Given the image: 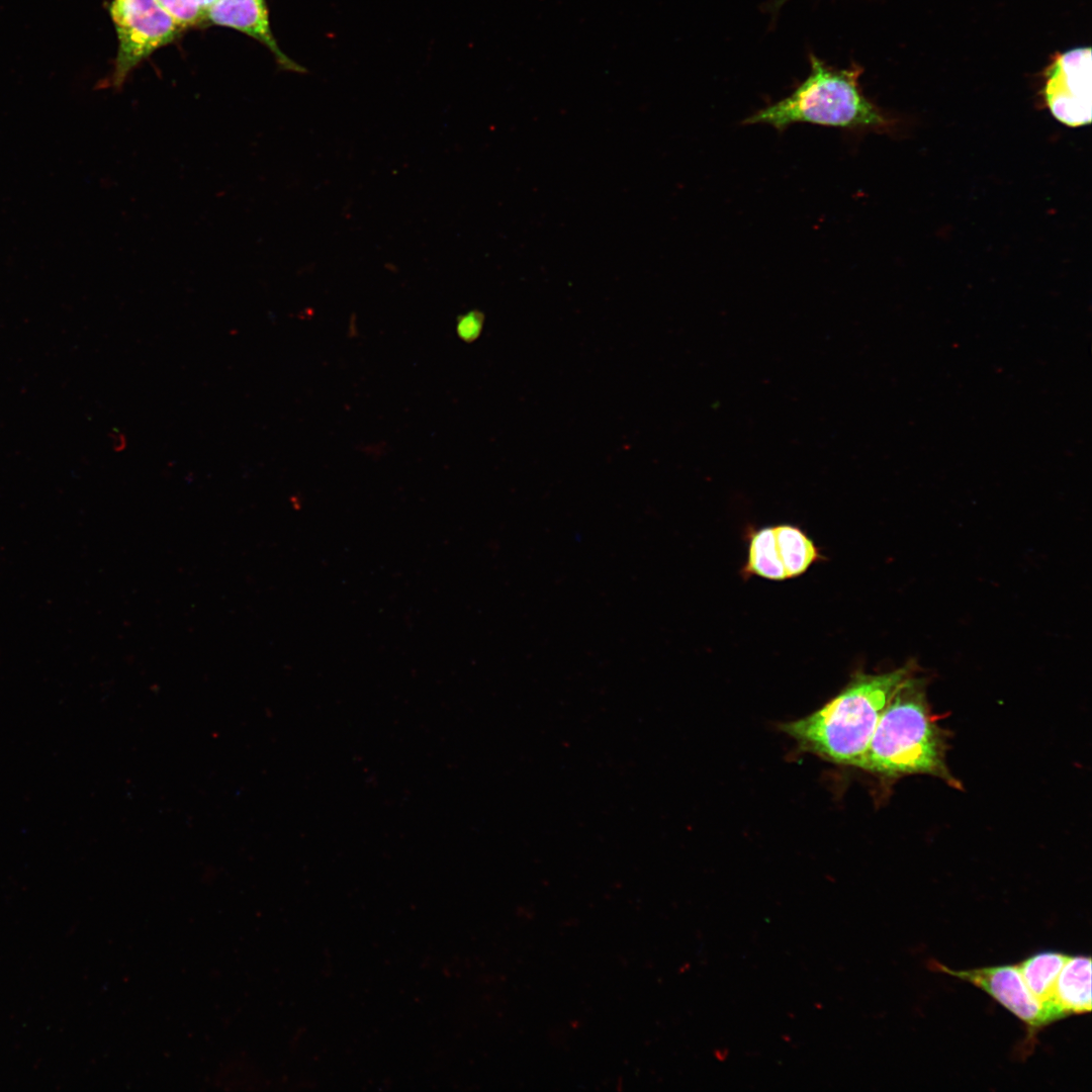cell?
I'll use <instances>...</instances> for the list:
<instances>
[{
	"mask_svg": "<svg viewBox=\"0 0 1092 1092\" xmlns=\"http://www.w3.org/2000/svg\"><path fill=\"white\" fill-rule=\"evenodd\" d=\"M916 663L892 671L857 672L832 700L780 729L799 747L827 761L854 766L864 753L887 704L900 685L915 674Z\"/></svg>",
	"mask_w": 1092,
	"mask_h": 1092,
	"instance_id": "1",
	"label": "cell"
},
{
	"mask_svg": "<svg viewBox=\"0 0 1092 1092\" xmlns=\"http://www.w3.org/2000/svg\"><path fill=\"white\" fill-rule=\"evenodd\" d=\"M932 970L947 974L980 988L1029 1028H1040L1065 1016L1061 1011L1040 1003L1027 988L1015 966H997L972 970H952L932 962Z\"/></svg>",
	"mask_w": 1092,
	"mask_h": 1092,
	"instance_id": "6",
	"label": "cell"
},
{
	"mask_svg": "<svg viewBox=\"0 0 1092 1092\" xmlns=\"http://www.w3.org/2000/svg\"><path fill=\"white\" fill-rule=\"evenodd\" d=\"M744 573L771 580L787 578L779 555L774 527H765L752 534Z\"/></svg>",
	"mask_w": 1092,
	"mask_h": 1092,
	"instance_id": "11",
	"label": "cell"
},
{
	"mask_svg": "<svg viewBox=\"0 0 1092 1092\" xmlns=\"http://www.w3.org/2000/svg\"><path fill=\"white\" fill-rule=\"evenodd\" d=\"M808 77L784 99L754 112L744 124H768L784 130L795 123L843 129H883L889 118L861 92L862 68L836 69L810 56Z\"/></svg>",
	"mask_w": 1092,
	"mask_h": 1092,
	"instance_id": "3",
	"label": "cell"
},
{
	"mask_svg": "<svg viewBox=\"0 0 1092 1092\" xmlns=\"http://www.w3.org/2000/svg\"><path fill=\"white\" fill-rule=\"evenodd\" d=\"M1091 49L1059 54L1045 70L1043 94L1052 114L1070 126L1091 121Z\"/></svg>",
	"mask_w": 1092,
	"mask_h": 1092,
	"instance_id": "5",
	"label": "cell"
},
{
	"mask_svg": "<svg viewBox=\"0 0 1092 1092\" xmlns=\"http://www.w3.org/2000/svg\"><path fill=\"white\" fill-rule=\"evenodd\" d=\"M1069 957V954L1057 951H1041L1017 965L1031 994L1043 1005L1055 1008L1063 1014L1065 1012L1055 1000V986Z\"/></svg>",
	"mask_w": 1092,
	"mask_h": 1092,
	"instance_id": "9",
	"label": "cell"
},
{
	"mask_svg": "<svg viewBox=\"0 0 1092 1092\" xmlns=\"http://www.w3.org/2000/svg\"><path fill=\"white\" fill-rule=\"evenodd\" d=\"M1055 1000L1065 1014L1091 1011V958L1070 956L1055 986Z\"/></svg>",
	"mask_w": 1092,
	"mask_h": 1092,
	"instance_id": "8",
	"label": "cell"
},
{
	"mask_svg": "<svg viewBox=\"0 0 1092 1092\" xmlns=\"http://www.w3.org/2000/svg\"><path fill=\"white\" fill-rule=\"evenodd\" d=\"M118 50L114 69L103 86L119 89L129 72L184 30L156 0H112L108 6Z\"/></svg>",
	"mask_w": 1092,
	"mask_h": 1092,
	"instance_id": "4",
	"label": "cell"
},
{
	"mask_svg": "<svg viewBox=\"0 0 1092 1092\" xmlns=\"http://www.w3.org/2000/svg\"><path fill=\"white\" fill-rule=\"evenodd\" d=\"M184 29L205 19V11L197 0H156Z\"/></svg>",
	"mask_w": 1092,
	"mask_h": 1092,
	"instance_id": "12",
	"label": "cell"
},
{
	"mask_svg": "<svg viewBox=\"0 0 1092 1092\" xmlns=\"http://www.w3.org/2000/svg\"><path fill=\"white\" fill-rule=\"evenodd\" d=\"M205 19L216 25L238 29L261 41L273 53L282 68L304 71L279 49L270 28L265 0H217L207 9Z\"/></svg>",
	"mask_w": 1092,
	"mask_h": 1092,
	"instance_id": "7",
	"label": "cell"
},
{
	"mask_svg": "<svg viewBox=\"0 0 1092 1092\" xmlns=\"http://www.w3.org/2000/svg\"><path fill=\"white\" fill-rule=\"evenodd\" d=\"M482 324L483 314L478 310H471L458 316L456 331L461 340L472 342L479 336Z\"/></svg>",
	"mask_w": 1092,
	"mask_h": 1092,
	"instance_id": "13",
	"label": "cell"
},
{
	"mask_svg": "<svg viewBox=\"0 0 1092 1092\" xmlns=\"http://www.w3.org/2000/svg\"><path fill=\"white\" fill-rule=\"evenodd\" d=\"M197 1L199 2L200 6L202 7V9L206 13L207 9L210 6H212L217 0H197Z\"/></svg>",
	"mask_w": 1092,
	"mask_h": 1092,
	"instance_id": "14",
	"label": "cell"
},
{
	"mask_svg": "<svg viewBox=\"0 0 1092 1092\" xmlns=\"http://www.w3.org/2000/svg\"><path fill=\"white\" fill-rule=\"evenodd\" d=\"M789 0H776L774 6H775V8H779L780 6H782L783 4H785Z\"/></svg>",
	"mask_w": 1092,
	"mask_h": 1092,
	"instance_id": "15",
	"label": "cell"
},
{
	"mask_svg": "<svg viewBox=\"0 0 1092 1092\" xmlns=\"http://www.w3.org/2000/svg\"><path fill=\"white\" fill-rule=\"evenodd\" d=\"M854 766L886 778L927 774L953 783L944 732L931 718L924 678L913 674L896 690Z\"/></svg>",
	"mask_w": 1092,
	"mask_h": 1092,
	"instance_id": "2",
	"label": "cell"
},
{
	"mask_svg": "<svg viewBox=\"0 0 1092 1092\" xmlns=\"http://www.w3.org/2000/svg\"><path fill=\"white\" fill-rule=\"evenodd\" d=\"M777 547L787 578L803 574L819 559L813 541L798 527L780 525L774 527Z\"/></svg>",
	"mask_w": 1092,
	"mask_h": 1092,
	"instance_id": "10",
	"label": "cell"
}]
</instances>
